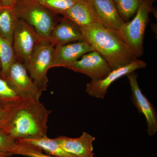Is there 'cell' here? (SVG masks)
<instances>
[{"instance_id": "obj_1", "label": "cell", "mask_w": 157, "mask_h": 157, "mask_svg": "<svg viewBox=\"0 0 157 157\" xmlns=\"http://www.w3.org/2000/svg\"><path fill=\"white\" fill-rule=\"evenodd\" d=\"M80 29L84 40L103 57L111 70L138 59L117 31L106 28L101 23L94 24Z\"/></svg>"}, {"instance_id": "obj_2", "label": "cell", "mask_w": 157, "mask_h": 157, "mask_svg": "<svg viewBox=\"0 0 157 157\" xmlns=\"http://www.w3.org/2000/svg\"><path fill=\"white\" fill-rule=\"evenodd\" d=\"M51 112L39 100L21 99L14 109L8 133L16 140L46 136Z\"/></svg>"}, {"instance_id": "obj_3", "label": "cell", "mask_w": 157, "mask_h": 157, "mask_svg": "<svg viewBox=\"0 0 157 157\" xmlns=\"http://www.w3.org/2000/svg\"><path fill=\"white\" fill-rule=\"evenodd\" d=\"M14 9L18 18L32 26L43 40L49 41L52 32L59 21L56 14L38 0H18Z\"/></svg>"}, {"instance_id": "obj_4", "label": "cell", "mask_w": 157, "mask_h": 157, "mask_svg": "<svg viewBox=\"0 0 157 157\" xmlns=\"http://www.w3.org/2000/svg\"><path fill=\"white\" fill-rule=\"evenodd\" d=\"M153 1L146 0L130 21L124 23L117 31L124 42L137 58L143 56V43Z\"/></svg>"}, {"instance_id": "obj_5", "label": "cell", "mask_w": 157, "mask_h": 157, "mask_svg": "<svg viewBox=\"0 0 157 157\" xmlns=\"http://www.w3.org/2000/svg\"><path fill=\"white\" fill-rule=\"evenodd\" d=\"M54 52L55 47L50 42L42 40L25 66L31 78L42 92L47 90V72L51 68Z\"/></svg>"}, {"instance_id": "obj_6", "label": "cell", "mask_w": 157, "mask_h": 157, "mask_svg": "<svg viewBox=\"0 0 157 157\" xmlns=\"http://www.w3.org/2000/svg\"><path fill=\"white\" fill-rule=\"evenodd\" d=\"M42 40H44L32 26L18 18L13 36V48L17 60L25 66Z\"/></svg>"}, {"instance_id": "obj_7", "label": "cell", "mask_w": 157, "mask_h": 157, "mask_svg": "<svg viewBox=\"0 0 157 157\" xmlns=\"http://www.w3.org/2000/svg\"><path fill=\"white\" fill-rule=\"evenodd\" d=\"M4 79L21 99L39 101L42 92L34 83L22 63L16 61Z\"/></svg>"}, {"instance_id": "obj_8", "label": "cell", "mask_w": 157, "mask_h": 157, "mask_svg": "<svg viewBox=\"0 0 157 157\" xmlns=\"http://www.w3.org/2000/svg\"><path fill=\"white\" fill-rule=\"evenodd\" d=\"M67 68L86 75L92 81L103 79L111 71L107 61L95 50L85 54Z\"/></svg>"}, {"instance_id": "obj_9", "label": "cell", "mask_w": 157, "mask_h": 157, "mask_svg": "<svg viewBox=\"0 0 157 157\" xmlns=\"http://www.w3.org/2000/svg\"><path fill=\"white\" fill-rule=\"evenodd\" d=\"M128 78L132 100L138 112L145 117L147 124V134L152 136L157 132V114L153 105L141 91L137 80V75L133 72L127 75Z\"/></svg>"}, {"instance_id": "obj_10", "label": "cell", "mask_w": 157, "mask_h": 157, "mask_svg": "<svg viewBox=\"0 0 157 157\" xmlns=\"http://www.w3.org/2000/svg\"><path fill=\"white\" fill-rule=\"evenodd\" d=\"M146 63L143 60L137 59L135 61L124 67L113 70L103 79L92 81L86 83V91L89 95L97 98L104 99L110 85L118 78L136 70L146 67Z\"/></svg>"}, {"instance_id": "obj_11", "label": "cell", "mask_w": 157, "mask_h": 157, "mask_svg": "<svg viewBox=\"0 0 157 157\" xmlns=\"http://www.w3.org/2000/svg\"><path fill=\"white\" fill-rule=\"evenodd\" d=\"M94 50L92 46L85 40L55 47L51 68H67L85 54Z\"/></svg>"}, {"instance_id": "obj_12", "label": "cell", "mask_w": 157, "mask_h": 157, "mask_svg": "<svg viewBox=\"0 0 157 157\" xmlns=\"http://www.w3.org/2000/svg\"><path fill=\"white\" fill-rule=\"evenodd\" d=\"M84 40L80 28L65 17H61L51 34L49 42L55 47Z\"/></svg>"}, {"instance_id": "obj_13", "label": "cell", "mask_w": 157, "mask_h": 157, "mask_svg": "<svg viewBox=\"0 0 157 157\" xmlns=\"http://www.w3.org/2000/svg\"><path fill=\"white\" fill-rule=\"evenodd\" d=\"M65 151L76 157H94L93 143L95 138L83 132L78 138L60 136L55 138Z\"/></svg>"}, {"instance_id": "obj_14", "label": "cell", "mask_w": 157, "mask_h": 157, "mask_svg": "<svg viewBox=\"0 0 157 157\" xmlns=\"http://www.w3.org/2000/svg\"><path fill=\"white\" fill-rule=\"evenodd\" d=\"M62 15L80 28L101 23L95 9L89 0H79Z\"/></svg>"}, {"instance_id": "obj_15", "label": "cell", "mask_w": 157, "mask_h": 157, "mask_svg": "<svg viewBox=\"0 0 157 157\" xmlns=\"http://www.w3.org/2000/svg\"><path fill=\"white\" fill-rule=\"evenodd\" d=\"M95 9L100 22L106 28L117 32L124 21L113 0H89Z\"/></svg>"}, {"instance_id": "obj_16", "label": "cell", "mask_w": 157, "mask_h": 157, "mask_svg": "<svg viewBox=\"0 0 157 157\" xmlns=\"http://www.w3.org/2000/svg\"><path fill=\"white\" fill-rule=\"evenodd\" d=\"M21 143L26 144L44 151L47 154L60 157H76L65 151L54 139L46 136L44 137L25 138L17 140Z\"/></svg>"}, {"instance_id": "obj_17", "label": "cell", "mask_w": 157, "mask_h": 157, "mask_svg": "<svg viewBox=\"0 0 157 157\" xmlns=\"http://www.w3.org/2000/svg\"><path fill=\"white\" fill-rule=\"evenodd\" d=\"M17 61L13 41L0 35V76L5 78L12 65Z\"/></svg>"}, {"instance_id": "obj_18", "label": "cell", "mask_w": 157, "mask_h": 157, "mask_svg": "<svg viewBox=\"0 0 157 157\" xmlns=\"http://www.w3.org/2000/svg\"><path fill=\"white\" fill-rule=\"evenodd\" d=\"M18 19L14 8L0 5V35L13 41L14 30Z\"/></svg>"}, {"instance_id": "obj_19", "label": "cell", "mask_w": 157, "mask_h": 157, "mask_svg": "<svg viewBox=\"0 0 157 157\" xmlns=\"http://www.w3.org/2000/svg\"><path fill=\"white\" fill-rule=\"evenodd\" d=\"M125 22L135 16L140 6L146 0H113Z\"/></svg>"}, {"instance_id": "obj_20", "label": "cell", "mask_w": 157, "mask_h": 157, "mask_svg": "<svg viewBox=\"0 0 157 157\" xmlns=\"http://www.w3.org/2000/svg\"><path fill=\"white\" fill-rule=\"evenodd\" d=\"M21 98L10 87L7 82L0 76V106L16 105Z\"/></svg>"}, {"instance_id": "obj_21", "label": "cell", "mask_w": 157, "mask_h": 157, "mask_svg": "<svg viewBox=\"0 0 157 157\" xmlns=\"http://www.w3.org/2000/svg\"><path fill=\"white\" fill-rule=\"evenodd\" d=\"M18 141L5 130L0 129V156L8 157L15 155Z\"/></svg>"}, {"instance_id": "obj_22", "label": "cell", "mask_w": 157, "mask_h": 157, "mask_svg": "<svg viewBox=\"0 0 157 157\" xmlns=\"http://www.w3.org/2000/svg\"><path fill=\"white\" fill-rule=\"evenodd\" d=\"M55 14H63L79 0H38Z\"/></svg>"}, {"instance_id": "obj_23", "label": "cell", "mask_w": 157, "mask_h": 157, "mask_svg": "<svg viewBox=\"0 0 157 157\" xmlns=\"http://www.w3.org/2000/svg\"><path fill=\"white\" fill-rule=\"evenodd\" d=\"M18 144L15 155H21L29 157H60L44 154L42 150L33 146L21 143L18 141Z\"/></svg>"}, {"instance_id": "obj_24", "label": "cell", "mask_w": 157, "mask_h": 157, "mask_svg": "<svg viewBox=\"0 0 157 157\" xmlns=\"http://www.w3.org/2000/svg\"><path fill=\"white\" fill-rule=\"evenodd\" d=\"M21 101V100L18 104L14 106H0V129L5 130L8 133L9 124L14 109Z\"/></svg>"}, {"instance_id": "obj_25", "label": "cell", "mask_w": 157, "mask_h": 157, "mask_svg": "<svg viewBox=\"0 0 157 157\" xmlns=\"http://www.w3.org/2000/svg\"><path fill=\"white\" fill-rule=\"evenodd\" d=\"M17 1L18 0H0V2L2 6L8 8H14Z\"/></svg>"}, {"instance_id": "obj_26", "label": "cell", "mask_w": 157, "mask_h": 157, "mask_svg": "<svg viewBox=\"0 0 157 157\" xmlns=\"http://www.w3.org/2000/svg\"><path fill=\"white\" fill-rule=\"evenodd\" d=\"M148 1H153H153H155V0H148Z\"/></svg>"}, {"instance_id": "obj_27", "label": "cell", "mask_w": 157, "mask_h": 157, "mask_svg": "<svg viewBox=\"0 0 157 157\" xmlns=\"http://www.w3.org/2000/svg\"><path fill=\"white\" fill-rule=\"evenodd\" d=\"M0 70H1V64H0Z\"/></svg>"}, {"instance_id": "obj_28", "label": "cell", "mask_w": 157, "mask_h": 157, "mask_svg": "<svg viewBox=\"0 0 157 157\" xmlns=\"http://www.w3.org/2000/svg\"><path fill=\"white\" fill-rule=\"evenodd\" d=\"M0 157H2V156H0Z\"/></svg>"}]
</instances>
